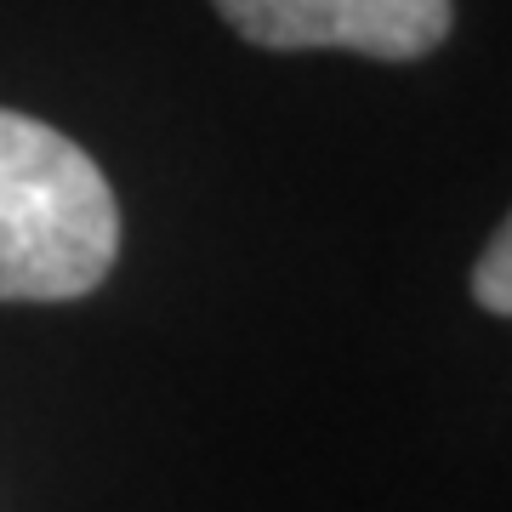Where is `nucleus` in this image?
I'll return each mask as SVG.
<instances>
[{"mask_svg": "<svg viewBox=\"0 0 512 512\" xmlns=\"http://www.w3.org/2000/svg\"><path fill=\"white\" fill-rule=\"evenodd\" d=\"M120 256V205L80 143L0 109V302H74Z\"/></svg>", "mask_w": 512, "mask_h": 512, "instance_id": "nucleus-1", "label": "nucleus"}, {"mask_svg": "<svg viewBox=\"0 0 512 512\" xmlns=\"http://www.w3.org/2000/svg\"><path fill=\"white\" fill-rule=\"evenodd\" d=\"M217 18L262 52H359L416 63L439 52L456 0H211Z\"/></svg>", "mask_w": 512, "mask_h": 512, "instance_id": "nucleus-2", "label": "nucleus"}, {"mask_svg": "<svg viewBox=\"0 0 512 512\" xmlns=\"http://www.w3.org/2000/svg\"><path fill=\"white\" fill-rule=\"evenodd\" d=\"M473 302L484 313L512 319V211H507V222L490 234L484 256H478V268H473Z\"/></svg>", "mask_w": 512, "mask_h": 512, "instance_id": "nucleus-3", "label": "nucleus"}]
</instances>
